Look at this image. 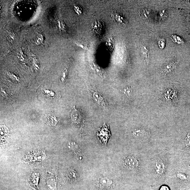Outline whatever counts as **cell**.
<instances>
[{"instance_id": "cell-10", "label": "cell", "mask_w": 190, "mask_h": 190, "mask_svg": "<svg viewBox=\"0 0 190 190\" xmlns=\"http://www.w3.org/2000/svg\"><path fill=\"white\" fill-rule=\"evenodd\" d=\"M99 183L101 186L104 188H108L112 185V181L110 178L103 177L99 180Z\"/></svg>"}, {"instance_id": "cell-8", "label": "cell", "mask_w": 190, "mask_h": 190, "mask_svg": "<svg viewBox=\"0 0 190 190\" xmlns=\"http://www.w3.org/2000/svg\"><path fill=\"white\" fill-rule=\"evenodd\" d=\"M165 165L161 160H158L156 162L155 170L156 174L158 176L163 175L165 171Z\"/></svg>"}, {"instance_id": "cell-16", "label": "cell", "mask_w": 190, "mask_h": 190, "mask_svg": "<svg viewBox=\"0 0 190 190\" xmlns=\"http://www.w3.org/2000/svg\"><path fill=\"white\" fill-rule=\"evenodd\" d=\"M39 177L38 175H33L32 176L31 183L33 186L38 187Z\"/></svg>"}, {"instance_id": "cell-6", "label": "cell", "mask_w": 190, "mask_h": 190, "mask_svg": "<svg viewBox=\"0 0 190 190\" xmlns=\"http://www.w3.org/2000/svg\"><path fill=\"white\" fill-rule=\"evenodd\" d=\"M141 53L144 62L146 64H148L150 60V55L149 50L146 45H143L142 47Z\"/></svg>"}, {"instance_id": "cell-12", "label": "cell", "mask_w": 190, "mask_h": 190, "mask_svg": "<svg viewBox=\"0 0 190 190\" xmlns=\"http://www.w3.org/2000/svg\"><path fill=\"white\" fill-rule=\"evenodd\" d=\"M122 96L125 99H129L132 96V90L129 87H126L122 89Z\"/></svg>"}, {"instance_id": "cell-19", "label": "cell", "mask_w": 190, "mask_h": 190, "mask_svg": "<svg viewBox=\"0 0 190 190\" xmlns=\"http://www.w3.org/2000/svg\"><path fill=\"white\" fill-rule=\"evenodd\" d=\"M76 44L79 47L82 48V49H85L86 50L89 49V47H90L87 43L84 41L76 43Z\"/></svg>"}, {"instance_id": "cell-23", "label": "cell", "mask_w": 190, "mask_h": 190, "mask_svg": "<svg viewBox=\"0 0 190 190\" xmlns=\"http://www.w3.org/2000/svg\"><path fill=\"white\" fill-rule=\"evenodd\" d=\"M68 70L66 68H65L64 70H63L62 74V77H61V80L62 82H64L66 80L68 76Z\"/></svg>"}, {"instance_id": "cell-4", "label": "cell", "mask_w": 190, "mask_h": 190, "mask_svg": "<svg viewBox=\"0 0 190 190\" xmlns=\"http://www.w3.org/2000/svg\"><path fill=\"white\" fill-rule=\"evenodd\" d=\"M57 184V175L53 174L49 175L46 180L47 189L48 190H56Z\"/></svg>"}, {"instance_id": "cell-29", "label": "cell", "mask_w": 190, "mask_h": 190, "mask_svg": "<svg viewBox=\"0 0 190 190\" xmlns=\"http://www.w3.org/2000/svg\"><path fill=\"white\" fill-rule=\"evenodd\" d=\"M31 190H37L35 189H32Z\"/></svg>"}, {"instance_id": "cell-20", "label": "cell", "mask_w": 190, "mask_h": 190, "mask_svg": "<svg viewBox=\"0 0 190 190\" xmlns=\"http://www.w3.org/2000/svg\"><path fill=\"white\" fill-rule=\"evenodd\" d=\"M56 22L57 26L59 29L61 30H63L65 28L64 23L62 21L58 19L57 20Z\"/></svg>"}, {"instance_id": "cell-17", "label": "cell", "mask_w": 190, "mask_h": 190, "mask_svg": "<svg viewBox=\"0 0 190 190\" xmlns=\"http://www.w3.org/2000/svg\"><path fill=\"white\" fill-rule=\"evenodd\" d=\"M8 76L12 80L15 81V82H20L19 77L14 73L8 72L7 73Z\"/></svg>"}, {"instance_id": "cell-1", "label": "cell", "mask_w": 190, "mask_h": 190, "mask_svg": "<svg viewBox=\"0 0 190 190\" xmlns=\"http://www.w3.org/2000/svg\"><path fill=\"white\" fill-rule=\"evenodd\" d=\"M124 165L128 169L134 170L137 169L140 165L138 158L134 156H128L124 160Z\"/></svg>"}, {"instance_id": "cell-9", "label": "cell", "mask_w": 190, "mask_h": 190, "mask_svg": "<svg viewBox=\"0 0 190 190\" xmlns=\"http://www.w3.org/2000/svg\"><path fill=\"white\" fill-rule=\"evenodd\" d=\"M111 17L115 21L121 24L125 25L127 23L126 19L123 16L116 11H114L112 13Z\"/></svg>"}, {"instance_id": "cell-2", "label": "cell", "mask_w": 190, "mask_h": 190, "mask_svg": "<svg viewBox=\"0 0 190 190\" xmlns=\"http://www.w3.org/2000/svg\"><path fill=\"white\" fill-rule=\"evenodd\" d=\"M91 96L93 100L99 105L104 108L107 105L106 100L97 91L92 90Z\"/></svg>"}, {"instance_id": "cell-26", "label": "cell", "mask_w": 190, "mask_h": 190, "mask_svg": "<svg viewBox=\"0 0 190 190\" xmlns=\"http://www.w3.org/2000/svg\"><path fill=\"white\" fill-rule=\"evenodd\" d=\"M1 135L4 136L7 133V128L4 127H1Z\"/></svg>"}, {"instance_id": "cell-13", "label": "cell", "mask_w": 190, "mask_h": 190, "mask_svg": "<svg viewBox=\"0 0 190 190\" xmlns=\"http://www.w3.org/2000/svg\"><path fill=\"white\" fill-rule=\"evenodd\" d=\"M34 42L36 45H41L43 44L44 41V37L41 33H37L34 39Z\"/></svg>"}, {"instance_id": "cell-15", "label": "cell", "mask_w": 190, "mask_h": 190, "mask_svg": "<svg viewBox=\"0 0 190 190\" xmlns=\"http://www.w3.org/2000/svg\"><path fill=\"white\" fill-rule=\"evenodd\" d=\"M67 175L70 179L72 180H76L77 178V173L73 168H70L67 171Z\"/></svg>"}, {"instance_id": "cell-3", "label": "cell", "mask_w": 190, "mask_h": 190, "mask_svg": "<svg viewBox=\"0 0 190 190\" xmlns=\"http://www.w3.org/2000/svg\"><path fill=\"white\" fill-rule=\"evenodd\" d=\"M97 135L104 143H106L110 137V134L108 128L105 124H104L103 126L99 129Z\"/></svg>"}, {"instance_id": "cell-18", "label": "cell", "mask_w": 190, "mask_h": 190, "mask_svg": "<svg viewBox=\"0 0 190 190\" xmlns=\"http://www.w3.org/2000/svg\"><path fill=\"white\" fill-rule=\"evenodd\" d=\"M175 63H171L167 65V66H166L164 69L165 73H168L173 70V69L175 68Z\"/></svg>"}, {"instance_id": "cell-25", "label": "cell", "mask_w": 190, "mask_h": 190, "mask_svg": "<svg viewBox=\"0 0 190 190\" xmlns=\"http://www.w3.org/2000/svg\"><path fill=\"white\" fill-rule=\"evenodd\" d=\"M185 145L187 146H190V134H188L185 140Z\"/></svg>"}, {"instance_id": "cell-24", "label": "cell", "mask_w": 190, "mask_h": 190, "mask_svg": "<svg viewBox=\"0 0 190 190\" xmlns=\"http://www.w3.org/2000/svg\"><path fill=\"white\" fill-rule=\"evenodd\" d=\"M74 11L79 15H80L82 13V9L79 6H75L74 7Z\"/></svg>"}, {"instance_id": "cell-5", "label": "cell", "mask_w": 190, "mask_h": 190, "mask_svg": "<svg viewBox=\"0 0 190 190\" xmlns=\"http://www.w3.org/2000/svg\"><path fill=\"white\" fill-rule=\"evenodd\" d=\"M71 118L72 121L77 124L82 123L84 120L83 115L75 107L71 114Z\"/></svg>"}, {"instance_id": "cell-21", "label": "cell", "mask_w": 190, "mask_h": 190, "mask_svg": "<svg viewBox=\"0 0 190 190\" xmlns=\"http://www.w3.org/2000/svg\"><path fill=\"white\" fill-rule=\"evenodd\" d=\"M172 40H173L174 42L178 43V44H180L183 43V40L179 36H177L176 35H173L172 36Z\"/></svg>"}, {"instance_id": "cell-14", "label": "cell", "mask_w": 190, "mask_h": 190, "mask_svg": "<svg viewBox=\"0 0 190 190\" xmlns=\"http://www.w3.org/2000/svg\"><path fill=\"white\" fill-rule=\"evenodd\" d=\"M133 136L136 138H140L142 137L145 134V131L141 129H136L133 132Z\"/></svg>"}, {"instance_id": "cell-11", "label": "cell", "mask_w": 190, "mask_h": 190, "mask_svg": "<svg viewBox=\"0 0 190 190\" xmlns=\"http://www.w3.org/2000/svg\"><path fill=\"white\" fill-rule=\"evenodd\" d=\"M90 67L95 73L101 76L104 77V74L103 71L98 65L95 64L94 63L92 62L90 65Z\"/></svg>"}, {"instance_id": "cell-28", "label": "cell", "mask_w": 190, "mask_h": 190, "mask_svg": "<svg viewBox=\"0 0 190 190\" xmlns=\"http://www.w3.org/2000/svg\"><path fill=\"white\" fill-rule=\"evenodd\" d=\"M160 190H170L169 187L167 186H163L160 188Z\"/></svg>"}, {"instance_id": "cell-7", "label": "cell", "mask_w": 190, "mask_h": 190, "mask_svg": "<svg viewBox=\"0 0 190 190\" xmlns=\"http://www.w3.org/2000/svg\"><path fill=\"white\" fill-rule=\"evenodd\" d=\"M68 149L71 150L72 152L76 154V155L78 156L79 158L81 159L82 158V154L81 153L80 150L79 149V148L78 145L73 142H69L67 145Z\"/></svg>"}, {"instance_id": "cell-22", "label": "cell", "mask_w": 190, "mask_h": 190, "mask_svg": "<svg viewBox=\"0 0 190 190\" xmlns=\"http://www.w3.org/2000/svg\"><path fill=\"white\" fill-rule=\"evenodd\" d=\"M158 45L160 48L163 49L166 45V41L164 39H160L158 41Z\"/></svg>"}, {"instance_id": "cell-27", "label": "cell", "mask_w": 190, "mask_h": 190, "mask_svg": "<svg viewBox=\"0 0 190 190\" xmlns=\"http://www.w3.org/2000/svg\"><path fill=\"white\" fill-rule=\"evenodd\" d=\"M177 177L181 179H186V176L185 174L179 173L177 174Z\"/></svg>"}]
</instances>
